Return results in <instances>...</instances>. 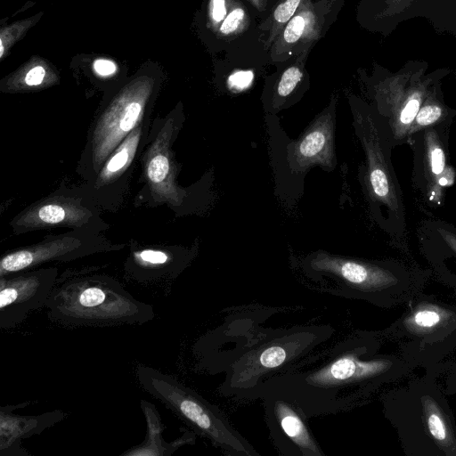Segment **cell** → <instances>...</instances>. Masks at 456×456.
<instances>
[{
  "instance_id": "484cf974",
  "label": "cell",
  "mask_w": 456,
  "mask_h": 456,
  "mask_svg": "<svg viewBox=\"0 0 456 456\" xmlns=\"http://www.w3.org/2000/svg\"><path fill=\"white\" fill-rule=\"evenodd\" d=\"M234 0H209L208 24L210 29L216 33L227 14L229 13Z\"/></svg>"
},
{
  "instance_id": "1f68e13d",
  "label": "cell",
  "mask_w": 456,
  "mask_h": 456,
  "mask_svg": "<svg viewBox=\"0 0 456 456\" xmlns=\"http://www.w3.org/2000/svg\"><path fill=\"white\" fill-rule=\"evenodd\" d=\"M254 9L261 14H265L270 7L271 0H247Z\"/></svg>"
},
{
  "instance_id": "44dd1931",
  "label": "cell",
  "mask_w": 456,
  "mask_h": 456,
  "mask_svg": "<svg viewBox=\"0 0 456 456\" xmlns=\"http://www.w3.org/2000/svg\"><path fill=\"white\" fill-rule=\"evenodd\" d=\"M314 0H275L268 14L258 23L259 38L268 53L289 19L305 4Z\"/></svg>"
},
{
  "instance_id": "7402d4cb",
  "label": "cell",
  "mask_w": 456,
  "mask_h": 456,
  "mask_svg": "<svg viewBox=\"0 0 456 456\" xmlns=\"http://www.w3.org/2000/svg\"><path fill=\"white\" fill-rule=\"evenodd\" d=\"M254 22L255 20L244 2L234 0L229 13L215 35L221 42V45H226L230 47L232 43L239 42L240 37L246 36Z\"/></svg>"
},
{
  "instance_id": "cb8c5ba5",
  "label": "cell",
  "mask_w": 456,
  "mask_h": 456,
  "mask_svg": "<svg viewBox=\"0 0 456 456\" xmlns=\"http://www.w3.org/2000/svg\"><path fill=\"white\" fill-rule=\"evenodd\" d=\"M425 134V162L424 166L429 171L431 179L437 177V183L440 186H445L442 178V174L445 170V155L444 149L440 145L438 137L432 131Z\"/></svg>"
},
{
  "instance_id": "9c48e42d",
  "label": "cell",
  "mask_w": 456,
  "mask_h": 456,
  "mask_svg": "<svg viewBox=\"0 0 456 456\" xmlns=\"http://www.w3.org/2000/svg\"><path fill=\"white\" fill-rule=\"evenodd\" d=\"M149 100L147 89L128 91L97 115L77 166L86 183L97 175L106 159L121 142L151 115Z\"/></svg>"
},
{
  "instance_id": "5bb4252c",
  "label": "cell",
  "mask_w": 456,
  "mask_h": 456,
  "mask_svg": "<svg viewBox=\"0 0 456 456\" xmlns=\"http://www.w3.org/2000/svg\"><path fill=\"white\" fill-rule=\"evenodd\" d=\"M346 0H314L300 8L285 24L268 52L276 65L313 47L337 20Z\"/></svg>"
},
{
  "instance_id": "603a6c76",
  "label": "cell",
  "mask_w": 456,
  "mask_h": 456,
  "mask_svg": "<svg viewBox=\"0 0 456 456\" xmlns=\"http://www.w3.org/2000/svg\"><path fill=\"white\" fill-rule=\"evenodd\" d=\"M441 96L440 82L437 80L412 122L410 129V137L414 133L435 125L443 118L444 113H448L445 110Z\"/></svg>"
},
{
  "instance_id": "d4e9b609",
  "label": "cell",
  "mask_w": 456,
  "mask_h": 456,
  "mask_svg": "<svg viewBox=\"0 0 456 456\" xmlns=\"http://www.w3.org/2000/svg\"><path fill=\"white\" fill-rule=\"evenodd\" d=\"M256 77L255 68H243L241 66L233 68L224 77H221V89L231 94L245 92L252 87Z\"/></svg>"
},
{
  "instance_id": "52a82bcc",
  "label": "cell",
  "mask_w": 456,
  "mask_h": 456,
  "mask_svg": "<svg viewBox=\"0 0 456 456\" xmlns=\"http://www.w3.org/2000/svg\"><path fill=\"white\" fill-rule=\"evenodd\" d=\"M354 134L365 156L364 171L359 173L370 204L386 206L392 214L402 211L398 183L390 161L392 141L385 121L371 105L354 94L347 95Z\"/></svg>"
},
{
  "instance_id": "ba28073f",
  "label": "cell",
  "mask_w": 456,
  "mask_h": 456,
  "mask_svg": "<svg viewBox=\"0 0 456 456\" xmlns=\"http://www.w3.org/2000/svg\"><path fill=\"white\" fill-rule=\"evenodd\" d=\"M183 120V112L176 110L151 123L142 151V164L150 196L155 203L167 204L170 208L185 211L187 206L192 211L189 207L192 204L191 199L196 200L198 195L210 196L212 175H209L206 181L198 182L192 190L178 185L179 168L172 146Z\"/></svg>"
},
{
  "instance_id": "f1b7e54d",
  "label": "cell",
  "mask_w": 456,
  "mask_h": 456,
  "mask_svg": "<svg viewBox=\"0 0 456 456\" xmlns=\"http://www.w3.org/2000/svg\"><path fill=\"white\" fill-rule=\"evenodd\" d=\"M436 231L445 244L456 255V229L449 224H441L436 226Z\"/></svg>"
},
{
  "instance_id": "8fae6325",
  "label": "cell",
  "mask_w": 456,
  "mask_h": 456,
  "mask_svg": "<svg viewBox=\"0 0 456 456\" xmlns=\"http://www.w3.org/2000/svg\"><path fill=\"white\" fill-rule=\"evenodd\" d=\"M98 206L86 189H59L19 213L10 226L15 234L53 228L101 233L108 224Z\"/></svg>"
},
{
  "instance_id": "5b68a950",
  "label": "cell",
  "mask_w": 456,
  "mask_h": 456,
  "mask_svg": "<svg viewBox=\"0 0 456 456\" xmlns=\"http://www.w3.org/2000/svg\"><path fill=\"white\" fill-rule=\"evenodd\" d=\"M135 377L141 387L160 401L196 435L208 439L231 456H259L236 431L220 409L174 377L154 368L138 365Z\"/></svg>"
},
{
  "instance_id": "4316f807",
  "label": "cell",
  "mask_w": 456,
  "mask_h": 456,
  "mask_svg": "<svg viewBox=\"0 0 456 456\" xmlns=\"http://www.w3.org/2000/svg\"><path fill=\"white\" fill-rule=\"evenodd\" d=\"M428 426L435 439L439 442L446 441L447 430L443 419L437 412H431L428 414Z\"/></svg>"
},
{
  "instance_id": "ac0fdd59",
  "label": "cell",
  "mask_w": 456,
  "mask_h": 456,
  "mask_svg": "<svg viewBox=\"0 0 456 456\" xmlns=\"http://www.w3.org/2000/svg\"><path fill=\"white\" fill-rule=\"evenodd\" d=\"M305 52L274 66L277 70L266 77L261 96L265 114L276 115L298 102L310 87Z\"/></svg>"
},
{
  "instance_id": "4dcf8cb0",
  "label": "cell",
  "mask_w": 456,
  "mask_h": 456,
  "mask_svg": "<svg viewBox=\"0 0 456 456\" xmlns=\"http://www.w3.org/2000/svg\"><path fill=\"white\" fill-rule=\"evenodd\" d=\"M94 69L96 72L102 76L110 75L115 72V64L108 60H96L94 63Z\"/></svg>"
},
{
  "instance_id": "277c9868",
  "label": "cell",
  "mask_w": 456,
  "mask_h": 456,
  "mask_svg": "<svg viewBox=\"0 0 456 456\" xmlns=\"http://www.w3.org/2000/svg\"><path fill=\"white\" fill-rule=\"evenodd\" d=\"M338 102V96L333 94L327 106L296 140L288 137L276 115L265 114L274 192L287 207H291L302 197L305 176L310 169L319 167L331 172L337 167L335 130Z\"/></svg>"
},
{
  "instance_id": "8992f818",
  "label": "cell",
  "mask_w": 456,
  "mask_h": 456,
  "mask_svg": "<svg viewBox=\"0 0 456 456\" xmlns=\"http://www.w3.org/2000/svg\"><path fill=\"white\" fill-rule=\"evenodd\" d=\"M305 275L326 293L379 304L396 279L385 265L317 249L301 261Z\"/></svg>"
},
{
  "instance_id": "d6986e66",
  "label": "cell",
  "mask_w": 456,
  "mask_h": 456,
  "mask_svg": "<svg viewBox=\"0 0 456 456\" xmlns=\"http://www.w3.org/2000/svg\"><path fill=\"white\" fill-rule=\"evenodd\" d=\"M29 403L26 402L0 407L1 456H29V452L21 445L22 440L40 435L67 416V413L61 410L28 416L14 413V410L26 407Z\"/></svg>"
},
{
  "instance_id": "2e32d148",
  "label": "cell",
  "mask_w": 456,
  "mask_h": 456,
  "mask_svg": "<svg viewBox=\"0 0 456 456\" xmlns=\"http://www.w3.org/2000/svg\"><path fill=\"white\" fill-rule=\"evenodd\" d=\"M151 126L150 115L121 142L97 175L86 183V190L99 206H114V197L124 192V183L128 181L137 154L143 150Z\"/></svg>"
},
{
  "instance_id": "7c38bea8",
  "label": "cell",
  "mask_w": 456,
  "mask_h": 456,
  "mask_svg": "<svg viewBox=\"0 0 456 456\" xmlns=\"http://www.w3.org/2000/svg\"><path fill=\"white\" fill-rule=\"evenodd\" d=\"M124 245L114 244L101 233L69 231L47 235L43 240L16 248L0 259V276L35 269L50 262H68L94 254L120 250Z\"/></svg>"
},
{
  "instance_id": "83f0119b",
  "label": "cell",
  "mask_w": 456,
  "mask_h": 456,
  "mask_svg": "<svg viewBox=\"0 0 456 456\" xmlns=\"http://www.w3.org/2000/svg\"><path fill=\"white\" fill-rule=\"evenodd\" d=\"M440 315L433 310H422L414 315V322L423 328L433 327L440 322Z\"/></svg>"
},
{
  "instance_id": "6da1fadb",
  "label": "cell",
  "mask_w": 456,
  "mask_h": 456,
  "mask_svg": "<svg viewBox=\"0 0 456 456\" xmlns=\"http://www.w3.org/2000/svg\"><path fill=\"white\" fill-rule=\"evenodd\" d=\"M371 352V341L349 337L265 383L288 393L308 419L342 413L356 406L390 368L387 359L369 358Z\"/></svg>"
},
{
  "instance_id": "7a4b0ae2",
  "label": "cell",
  "mask_w": 456,
  "mask_h": 456,
  "mask_svg": "<svg viewBox=\"0 0 456 456\" xmlns=\"http://www.w3.org/2000/svg\"><path fill=\"white\" fill-rule=\"evenodd\" d=\"M333 333L328 324L263 330L254 342L233 353L218 391L236 400L260 398L265 382L310 356Z\"/></svg>"
},
{
  "instance_id": "f546056e",
  "label": "cell",
  "mask_w": 456,
  "mask_h": 456,
  "mask_svg": "<svg viewBox=\"0 0 456 456\" xmlns=\"http://www.w3.org/2000/svg\"><path fill=\"white\" fill-rule=\"evenodd\" d=\"M45 69L41 66H37L31 69L25 77V82L28 86H38L45 78Z\"/></svg>"
},
{
  "instance_id": "3957f363",
  "label": "cell",
  "mask_w": 456,
  "mask_h": 456,
  "mask_svg": "<svg viewBox=\"0 0 456 456\" xmlns=\"http://www.w3.org/2000/svg\"><path fill=\"white\" fill-rule=\"evenodd\" d=\"M45 307L52 322L68 328L141 325L155 318L151 305L105 274L58 278Z\"/></svg>"
},
{
  "instance_id": "e0dca14e",
  "label": "cell",
  "mask_w": 456,
  "mask_h": 456,
  "mask_svg": "<svg viewBox=\"0 0 456 456\" xmlns=\"http://www.w3.org/2000/svg\"><path fill=\"white\" fill-rule=\"evenodd\" d=\"M196 255L197 247L133 249L125 263V276L138 284L173 281L191 265Z\"/></svg>"
},
{
  "instance_id": "ffe728a7",
  "label": "cell",
  "mask_w": 456,
  "mask_h": 456,
  "mask_svg": "<svg viewBox=\"0 0 456 456\" xmlns=\"http://www.w3.org/2000/svg\"><path fill=\"white\" fill-rule=\"evenodd\" d=\"M141 408L143 411L147 430L143 443L133 447L122 455L127 456H168L184 444H193L195 433L186 431L182 436L172 443L162 438L164 427L161 423L158 411L151 403L142 400Z\"/></svg>"
},
{
  "instance_id": "9a60e30c",
  "label": "cell",
  "mask_w": 456,
  "mask_h": 456,
  "mask_svg": "<svg viewBox=\"0 0 456 456\" xmlns=\"http://www.w3.org/2000/svg\"><path fill=\"white\" fill-rule=\"evenodd\" d=\"M57 280L56 267L35 268L0 276L1 330L14 328L30 312L45 307Z\"/></svg>"
},
{
  "instance_id": "30bf717a",
  "label": "cell",
  "mask_w": 456,
  "mask_h": 456,
  "mask_svg": "<svg viewBox=\"0 0 456 456\" xmlns=\"http://www.w3.org/2000/svg\"><path fill=\"white\" fill-rule=\"evenodd\" d=\"M432 73L406 67L397 74L365 79L372 108L385 121L395 143L410 139V129L421 105L437 81Z\"/></svg>"
},
{
  "instance_id": "4fadbf2b",
  "label": "cell",
  "mask_w": 456,
  "mask_h": 456,
  "mask_svg": "<svg viewBox=\"0 0 456 456\" xmlns=\"http://www.w3.org/2000/svg\"><path fill=\"white\" fill-rule=\"evenodd\" d=\"M264 402L270 438L283 456H325L308 424V418L288 393L272 384H264Z\"/></svg>"
}]
</instances>
